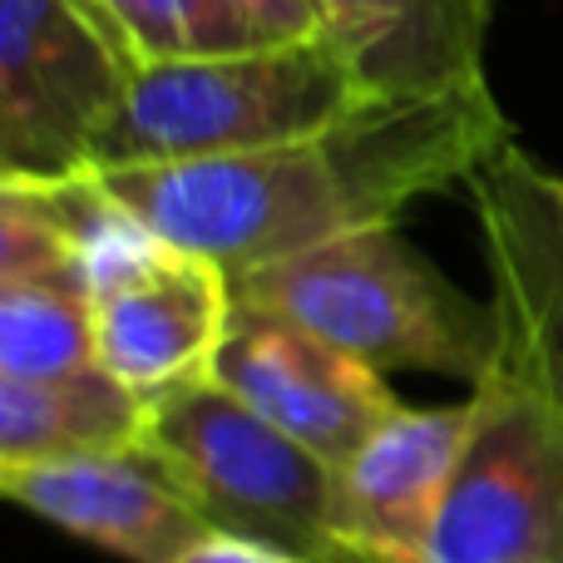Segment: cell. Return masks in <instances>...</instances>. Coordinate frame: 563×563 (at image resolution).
Returning <instances> with one entry per match:
<instances>
[{"label": "cell", "instance_id": "obj_1", "mask_svg": "<svg viewBox=\"0 0 563 563\" xmlns=\"http://www.w3.org/2000/svg\"><path fill=\"white\" fill-rule=\"evenodd\" d=\"M519 144L489 85L420 99H376L346 124L263 154L158 168H104L99 184L164 247L218 263L228 277L287 263L321 243L390 228L426 198Z\"/></svg>", "mask_w": 563, "mask_h": 563}, {"label": "cell", "instance_id": "obj_2", "mask_svg": "<svg viewBox=\"0 0 563 563\" xmlns=\"http://www.w3.org/2000/svg\"><path fill=\"white\" fill-rule=\"evenodd\" d=\"M238 301L277 311L371 371L479 380L499 366V317L455 287L400 223L321 243L233 282Z\"/></svg>", "mask_w": 563, "mask_h": 563}, {"label": "cell", "instance_id": "obj_3", "mask_svg": "<svg viewBox=\"0 0 563 563\" xmlns=\"http://www.w3.org/2000/svg\"><path fill=\"white\" fill-rule=\"evenodd\" d=\"M376 99L386 95L361 79L331 35L144 65L89 174L263 154L327 134Z\"/></svg>", "mask_w": 563, "mask_h": 563}, {"label": "cell", "instance_id": "obj_4", "mask_svg": "<svg viewBox=\"0 0 563 563\" xmlns=\"http://www.w3.org/2000/svg\"><path fill=\"white\" fill-rule=\"evenodd\" d=\"M144 445L174 470L208 529L263 539L311 563H341L327 534L336 470L218 380L148 406Z\"/></svg>", "mask_w": 563, "mask_h": 563}, {"label": "cell", "instance_id": "obj_5", "mask_svg": "<svg viewBox=\"0 0 563 563\" xmlns=\"http://www.w3.org/2000/svg\"><path fill=\"white\" fill-rule=\"evenodd\" d=\"M134 75L95 0H0V184L89 174Z\"/></svg>", "mask_w": 563, "mask_h": 563}, {"label": "cell", "instance_id": "obj_6", "mask_svg": "<svg viewBox=\"0 0 563 563\" xmlns=\"http://www.w3.org/2000/svg\"><path fill=\"white\" fill-rule=\"evenodd\" d=\"M426 563H563V406L489 371Z\"/></svg>", "mask_w": 563, "mask_h": 563}, {"label": "cell", "instance_id": "obj_7", "mask_svg": "<svg viewBox=\"0 0 563 563\" xmlns=\"http://www.w3.org/2000/svg\"><path fill=\"white\" fill-rule=\"evenodd\" d=\"M213 380L331 470L346 465L400 410L380 371L321 341L317 331L247 301L233 311Z\"/></svg>", "mask_w": 563, "mask_h": 563}, {"label": "cell", "instance_id": "obj_8", "mask_svg": "<svg viewBox=\"0 0 563 563\" xmlns=\"http://www.w3.org/2000/svg\"><path fill=\"white\" fill-rule=\"evenodd\" d=\"M470 208L485 238L489 282L499 317V366L505 376L544 390L563 406V223L549 168L519 144L470 178Z\"/></svg>", "mask_w": 563, "mask_h": 563}, {"label": "cell", "instance_id": "obj_9", "mask_svg": "<svg viewBox=\"0 0 563 563\" xmlns=\"http://www.w3.org/2000/svg\"><path fill=\"white\" fill-rule=\"evenodd\" d=\"M470 426H475V400L400 406L346 465H336L327 509L336 559L426 563Z\"/></svg>", "mask_w": 563, "mask_h": 563}, {"label": "cell", "instance_id": "obj_10", "mask_svg": "<svg viewBox=\"0 0 563 563\" xmlns=\"http://www.w3.org/2000/svg\"><path fill=\"white\" fill-rule=\"evenodd\" d=\"M238 311L233 277L218 263L158 243L144 263L95 291L99 366L139 400L213 380Z\"/></svg>", "mask_w": 563, "mask_h": 563}, {"label": "cell", "instance_id": "obj_11", "mask_svg": "<svg viewBox=\"0 0 563 563\" xmlns=\"http://www.w3.org/2000/svg\"><path fill=\"white\" fill-rule=\"evenodd\" d=\"M0 495L129 563H178L208 534L174 470L144 440L45 465H0Z\"/></svg>", "mask_w": 563, "mask_h": 563}, {"label": "cell", "instance_id": "obj_12", "mask_svg": "<svg viewBox=\"0 0 563 563\" xmlns=\"http://www.w3.org/2000/svg\"><path fill=\"white\" fill-rule=\"evenodd\" d=\"M327 35L376 95L420 99L485 85L495 0H321Z\"/></svg>", "mask_w": 563, "mask_h": 563}, {"label": "cell", "instance_id": "obj_13", "mask_svg": "<svg viewBox=\"0 0 563 563\" xmlns=\"http://www.w3.org/2000/svg\"><path fill=\"white\" fill-rule=\"evenodd\" d=\"M148 400L119 386L104 366L59 380H0V465L95 455L139 445Z\"/></svg>", "mask_w": 563, "mask_h": 563}, {"label": "cell", "instance_id": "obj_14", "mask_svg": "<svg viewBox=\"0 0 563 563\" xmlns=\"http://www.w3.org/2000/svg\"><path fill=\"white\" fill-rule=\"evenodd\" d=\"M95 366V297L20 282L0 287V380H59Z\"/></svg>", "mask_w": 563, "mask_h": 563}, {"label": "cell", "instance_id": "obj_15", "mask_svg": "<svg viewBox=\"0 0 563 563\" xmlns=\"http://www.w3.org/2000/svg\"><path fill=\"white\" fill-rule=\"evenodd\" d=\"M95 5L139 69L263 45L233 0H95Z\"/></svg>", "mask_w": 563, "mask_h": 563}, {"label": "cell", "instance_id": "obj_16", "mask_svg": "<svg viewBox=\"0 0 563 563\" xmlns=\"http://www.w3.org/2000/svg\"><path fill=\"white\" fill-rule=\"evenodd\" d=\"M238 15L257 30L263 45H297V40L327 35L321 0H233Z\"/></svg>", "mask_w": 563, "mask_h": 563}, {"label": "cell", "instance_id": "obj_17", "mask_svg": "<svg viewBox=\"0 0 563 563\" xmlns=\"http://www.w3.org/2000/svg\"><path fill=\"white\" fill-rule=\"evenodd\" d=\"M178 563H311L301 554H287L277 544H263V539H243V534H223V529H208L203 539L184 549Z\"/></svg>", "mask_w": 563, "mask_h": 563}, {"label": "cell", "instance_id": "obj_18", "mask_svg": "<svg viewBox=\"0 0 563 563\" xmlns=\"http://www.w3.org/2000/svg\"><path fill=\"white\" fill-rule=\"evenodd\" d=\"M549 194H554V208H559V223H563V174H549Z\"/></svg>", "mask_w": 563, "mask_h": 563}]
</instances>
